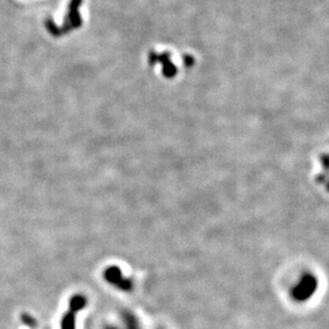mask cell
I'll return each instance as SVG.
<instances>
[{
	"label": "cell",
	"instance_id": "obj_1",
	"mask_svg": "<svg viewBox=\"0 0 329 329\" xmlns=\"http://www.w3.org/2000/svg\"><path fill=\"white\" fill-rule=\"evenodd\" d=\"M75 311L70 310L61 322V329H76V319H75Z\"/></svg>",
	"mask_w": 329,
	"mask_h": 329
},
{
	"label": "cell",
	"instance_id": "obj_2",
	"mask_svg": "<svg viewBox=\"0 0 329 329\" xmlns=\"http://www.w3.org/2000/svg\"><path fill=\"white\" fill-rule=\"evenodd\" d=\"M124 327L126 329H139V325H138V322H137V319L134 318L132 315H126L124 316ZM106 329H118L116 327H108Z\"/></svg>",
	"mask_w": 329,
	"mask_h": 329
}]
</instances>
